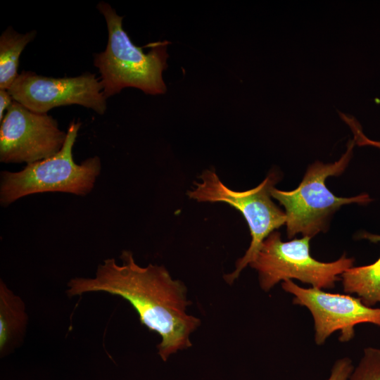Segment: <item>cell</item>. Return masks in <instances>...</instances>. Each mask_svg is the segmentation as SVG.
<instances>
[{
	"mask_svg": "<svg viewBox=\"0 0 380 380\" xmlns=\"http://www.w3.org/2000/svg\"><path fill=\"white\" fill-rule=\"evenodd\" d=\"M310 237L283 241L274 231L262 242L254 260L249 265L258 274L260 288L270 291L281 281L297 279L313 288H334L341 274L353 267L355 259L343 254L338 260L324 262L310 255Z\"/></svg>",
	"mask_w": 380,
	"mask_h": 380,
	"instance_id": "6",
	"label": "cell"
},
{
	"mask_svg": "<svg viewBox=\"0 0 380 380\" xmlns=\"http://www.w3.org/2000/svg\"><path fill=\"white\" fill-rule=\"evenodd\" d=\"M66 135L47 113L13 101L1 121L0 160L29 164L48 158L61 151Z\"/></svg>",
	"mask_w": 380,
	"mask_h": 380,
	"instance_id": "8",
	"label": "cell"
},
{
	"mask_svg": "<svg viewBox=\"0 0 380 380\" xmlns=\"http://www.w3.org/2000/svg\"><path fill=\"white\" fill-rule=\"evenodd\" d=\"M27 323L25 305L1 280L0 355L4 357L18 347L24 338Z\"/></svg>",
	"mask_w": 380,
	"mask_h": 380,
	"instance_id": "10",
	"label": "cell"
},
{
	"mask_svg": "<svg viewBox=\"0 0 380 380\" xmlns=\"http://www.w3.org/2000/svg\"><path fill=\"white\" fill-rule=\"evenodd\" d=\"M279 176L271 172L257 186L236 191L226 186L214 170H206L196 182L189 198L199 202H223L237 209L243 215L250 229L251 241L244 255L239 258L236 269L224 276L232 284L241 271L255 258L263 241L274 229L286 223V215L271 199L270 190L279 181Z\"/></svg>",
	"mask_w": 380,
	"mask_h": 380,
	"instance_id": "5",
	"label": "cell"
},
{
	"mask_svg": "<svg viewBox=\"0 0 380 380\" xmlns=\"http://www.w3.org/2000/svg\"><path fill=\"white\" fill-rule=\"evenodd\" d=\"M352 131L355 136V138H354L355 142L357 145L359 146L371 145V146L380 148V141L370 140L368 138H367L362 132L361 126L357 125L354 127Z\"/></svg>",
	"mask_w": 380,
	"mask_h": 380,
	"instance_id": "15",
	"label": "cell"
},
{
	"mask_svg": "<svg viewBox=\"0 0 380 380\" xmlns=\"http://www.w3.org/2000/svg\"><path fill=\"white\" fill-rule=\"evenodd\" d=\"M36 34L34 30L20 34L11 27L2 32L0 37V89L8 90L18 77L21 53Z\"/></svg>",
	"mask_w": 380,
	"mask_h": 380,
	"instance_id": "12",
	"label": "cell"
},
{
	"mask_svg": "<svg viewBox=\"0 0 380 380\" xmlns=\"http://www.w3.org/2000/svg\"><path fill=\"white\" fill-rule=\"evenodd\" d=\"M355 141L350 140L346 152L334 163L316 161L310 165L299 186L292 191H282L273 186L271 196L285 208L286 232L289 239L297 234L312 238L327 229L331 215L341 206L349 203L365 205L369 196L338 197L326 186L330 176H338L346 168L353 155Z\"/></svg>",
	"mask_w": 380,
	"mask_h": 380,
	"instance_id": "3",
	"label": "cell"
},
{
	"mask_svg": "<svg viewBox=\"0 0 380 380\" xmlns=\"http://www.w3.org/2000/svg\"><path fill=\"white\" fill-rule=\"evenodd\" d=\"M104 16L108 39L104 51L94 55V64L101 74L103 92L106 98L126 87H134L151 95L165 94L167 88L163 72L167 68L170 42L152 43L148 53L135 46L122 27L123 17L106 2L97 5Z\"/></svg>",
	"mask_w": 380,
	"mask_h": 380,
	"instance_id": "2",
	"label": "cell"
},
{
	"mask_svg": "<svg viewBox=\"0 0 380 380\" xmlns=\"http://www.w3.org/2000/svg\"><path fill=\"white\" fill-rule=\"evenodd\" d=\"M360 237L380 242V235L364 232ZM341 277L345 293L356 294L369 307L380 303V256L372 264L348 269Z\"/></svg>",
	"mask_w": 380,
	"mask_h": 380,
	"instance_id": "11",
	"label": "cell"
},
{
	"mask_svg": "<svg viewBox=\"0 0 380 380\" xmlns=\"http://www.w3.org/2000/svg\"><path fill=\"white\" fill-rule=\"evenodd\" d=\"M8 91L14 101L39 113H47L58 106L77 104L103 115L107 108L102 84L89 72L72 77L53 78L23 70Z\"/></svg>",
	"mask_w": 380,
	"mask_h": 380,
	"instance_id": "9",
	"label": "cell"
},
{
	"mask_svg": "<svg viewBox=\"0 0 380 380\" xmlns=\"http://www.w3.org/2000/svg\"><path fill=\"white\" fill-rule=\"evenodd\" d=\"M80 125V122L70 123L62 148L53 156L29 163L17 172H1L2 205L35 193L61 191L84 196L91 191L100 173L101 161L94 156L80 165L75 163L72 147Z\"/></svg>",
	"mask_w": 380,
	"mask_h": 380,
	"instance_id": "4",
	"label": "cell"
},
{
	"mask_svg": "<svg viewBox=\"0 0 380 380\" xmlns=\"http://www.w3.org/2000/svg\"><path fill=\"white\" fill-rule=\"evenodd\" d=\"M348 380H380V348H365Z\"/></svg>",
	"mask_w": 380,
	"mask_h": 380,
	"instance_id": "13",
	"label": "cell"
},
{
	"mask_svg": "<svg viewBox=\"0 0 380 380\" xmlns=\"http://www.w3.org/2000/svg\"><path fill=\"white\" fill-rule=\"evenodd\" d=\"M354 367L350 357L339 358L334 363L327 380H348Z\"/></svg>",
	"mask_w": 380,
	"mask_h": 380,
	"instance_id": "14",
	"label": "cell"
},
{
	"mask_svg": "<svg viewBox=\"0 0 380 380\" xmlns=\"http://www.w3.org/2000/svg\"><path fill=\"white\" fill-rule=\"evenodd\" d=\"M281 287L293 295V304L305 307L311 313L314 340L317 346L323 345L338 331L339 341L349 342L355 337V327L359 324L380 327V308L367 306L358 297L313 287L303 288L291 279L284 281Z\"/></svg>",
	"mask_w": 380,
	"mask_h": 380,
	"instance_id": "7",
	"label": "cell"
},
{
	"mask_svg": "<svg viewBox=\"0 0 380 380\" xmlns=\"http://www.w3.org/2000/svg\"><path fill=\"white\" fill-rule=\"evenodd\" d=\"M120 259L122 265L114 258L105 260L99 265L94 278L71 279L67 295L105 292L127 300L141 324L160 336L158 355L165 362L171 355L190 348L191 334L200 326L201 320L186 312L191 302L184 283L172 279L163 266H139L129 251H123Z\"/></svg>",
	"mask_w": 380,
	"mask_h": 380,
	"instance_id": "1",
	"label": "cell"
},
{
	"mask_svg": "<svg viewBox=\"0 0 380 380\" xmlns=\"http://www.w3.org/2000/svg\"><path fill=\"white\" fill-rule=\"evenodd\" d=\"M13 101L8 90L0 89V121L3 120L5 115V110H7Z\"/></svg>",
	"mask_w": 380,
	"mask_h": 380,
	"instance_id": "16",
	"label": "cell"
}]
</instances>
